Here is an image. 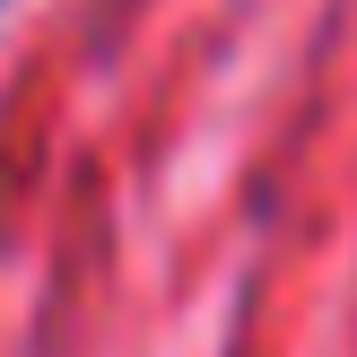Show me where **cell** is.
Here are the masks:
<instances>
[{
    "instance_id": "cell-1",
    "label": "cell",
    "mask_w": 357,
    "mask_h": 357,
    "mask_svg": "<svg viewBox=\"0 0 357 357\" xmlns=\"http://www.w3.org/2000/svg\"><path fill=\"white\" fill-rule=\"evenodd\" d=\"M0 9H9V0H0Z\"/></svg>"
}]
</instances>
